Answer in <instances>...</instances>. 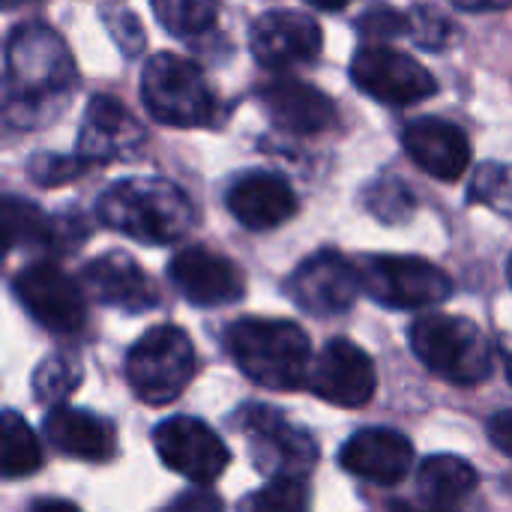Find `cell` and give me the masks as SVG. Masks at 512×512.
I'll use <instances>...</instances> for the list:
<instances>
[{
  "instance_id": "6da1fadb",
  "label": "cell",
  "mask_w": 512,
  "mask_h": 512,
  "mask_svg": "<svg viewBox=\"0 0 512 512\" xmlns=\"http://www.w3.org/2000/svg\"><path fill=\"white\" fill-rule=\"evenodd\" d=\"M75 84V63L48 24L30 21L6 42V114L18 126L51 123Z\"/></svg>"
},
{
  "instance_id": "7a4b0ae2",
  "label": "cell",
  "mask_w": 512,
  "mask_h": 512,
  "mask_svg": "<svg viewBox=\"0 0 512 512\" xmlns=\"http://www.w3.org/2000/svg\"><path fill=\"white\" fill-rule=\"evenodd\" d=\"M96 213L111 231L147 246H168L192 228L186 192L165 177H126L111 183L102 192Z\"/></svg>"
},
{
  "instance_id": "3957f363",
  "label": "cell",
  "mask_w": 512,
  "mask_h": 512,
  "mask_svg": "<svg viewBox=\"0 0 512 512\" xmlns=\"http://www.w3.org/2000/svg\"><path fill=\"white\" fill-rule=\"evenodd\" d=\"M228 351L249 381L270 390H297L309 372V339L291 321L243 318L228 327Z\"/></svg>"
},
{
  "instance_id": "277c9868",
  "label": "cell",
  "mask_w": 512,
  "mask_h": 512,
  "mask_svg": "<svg viewBox=\"0 0 512 512\" xmlns=\"http://www.w3.org/2000/svg\"><path fill=\"white\" fill-rule=\"evenodd\" d=\"M411 348L417 360L438 378L474 387L492 375V348L486 333L459 315L429 312L411 324Z\"/></svg>"
},
{
  "instance_id": "5b68a950",
  "label": "cell",
  "mask_w": 512,
  "mask_h": 512,
  "mask_svg": "<svg viewBox=\"0 0 512 512\" xmlns=\"http://www.w3.org/2000/svg\"><path fill=\"white\" fill-rule=\"evenodd\" d=\"M141 99L153 120L165 126H204L216 111L204 72L180 54H153L141 72Z\"/></svg>"
},
{
  "instance_id": "8992f818",
  "label": "cell",
  "mask_w": 512,
  "mask_h": 512,
  "mask_svg": "<svg viewBox=\"0 0 512 512\" xmlns=\"http://www.w3.org/2000/svg\"><path fill=\"white\" fill-rule=\"evenodd\" d=\"M195 375V348L180 327L147 330L126 354V381L132 393L159 408L171 405Z\"/></svg>"
},
{
  "instance_id": "52a82bcc",
  "label": "cell",
  "mask_w": 512,
  "mask_h": 512,
  "mask_svg": "<svg viewBox=\"0 0 512 512\" xmlns=\"http://www.w3.org/2000/svg\"><path fill=\"white\" fill-rule=\"evenodd\" d=\"M354 267L360 291L387 309H432L453 297V279L417 255H363Z\"/></svg>"
},
{
  "instance_id": "ba28073f",
  "label": "cell",
  "mask_w": 512,
  "mask_h": 512,
  "mask_svg": "<svg viewBox=\"0 0 512 512\" xmlns=\"http://www.w3.org/2000/svg\"><path fill=\"white\" fill-rule=\"evenodd\" d=\"M12 291L27 315L51 333L72 336L87 321L81 288L51 261L21 267L12 279Z\"/></svg>"
},
{
  "instance_id": "9c48e42d",
  "label": "cell",
  "mask_w": 512,
  "mask_h": 512,
  "mask_svg": "<svg viewBox=\"0 0 512 512\" xmlns=\"http://www.w3.org/2000/svg\"><path fill=\"white\" fill-rule=\"evenodd\" d=\"M351 81L384 105H414L438 90V81L420 60L390 45H363L351 60Z\"/></svg>"
},
{
  "instance_id": "30bf717a",
  "label": "cell",
  "mask_w": 512,
  "mask_h": 512,
  "mask_svg": "<svg viewBox=\"0 0 512 512\" xmlns=\"http://www.w3.org/2000/svg\"><path fill=\"white\" fill-rule=\"evenodd\" d=\"M153 447L159 459L192 483H213L225 474L231 453L225 441L195 417H168L153 432Z\"/></svg>"
},
{
  "instance_id": "8fae6325",
  "label": "cell",
  "mask_w": 512,
  "mask_h": 512,
  "mask_svg": "<svg viewBox=\"0 0 512 512\" xmlns=\"http://www.w3.org/2000/svg\"><path fill=\"white\" fill-rule=\"evenodd\" d=\"M252 453H255V465L261 471L270 474V480L276 477H306V471L315 465L318 447L315 441L297 429L291 420H285L279 411H270L264 405H249L240 417Z\"/></svg>"
},
{
  "instance_id": "7c38bea8",
  "label": "cell",
  "mask_w": 512,
  "mask_h": 512,
  "mask_svg": "<svg viewBox=\"0 0 512 512\" xmlns=\"http://www.w3.org/2000/svg\"><path fill=\"white\" fill-rule=\"evenodd\" d=\"M285 291L297 309L327 318V315L348 312L354 306L360 294V276H357V267L345 255L333 249H321L309 255L288 276Z\"/></svg>"
},
{
  "instance_id": "4fadbf2b",
  "label": "cell",
  "mask_w": 512,
  "mask_h": 512,
  "mask_svg": "<svg viewBox=\"0 0 512 512\" xmlns=\"http://www.w3.org/2000/svg\"><path fill=\"white\" fill-rule=\"evenodd\" d=\"M321 24L300 9H270L249 30L252 54L267 69H285L315 60L321 51Z\"/></svg>"
},
{
  "instance_id": "5bb4252c",
  "label": "cell",
  "mask_w": 512,
  "mask_h": 512,
  "mask_svg": "<svg viewBox=\"0 0 512 512\" xmlns=\"http://www.w3.org/2000/svg\"><path fill=\"white\" fill-rule=\"evenodd\" d=\"M309 381L315 396L339 408H363L378 387L369 354L348 339H333L324 345Z\"/></svg>"
},
{
  "instance_id": "9a60e30c",
  "label": "cell",
  "mask_w": 512,
  "mask_h": 512,
  "mask_svg": "<svg viewBox=\"0 0 512 512\" xmlns=\"http://www.w3.org/2000/svg\"><path fill=\"white\" fill-rule=\"evenodd\" d=\"M171 282L195 306H228L243 297L240 270L219 252L189 246L171 258Z\"/></svg>"
},
{
  "instance_id": "2e32d148",
  "label": "cell",
  "mask_w": 512,
  "mask_h": 512,
  "mask_svg": "<svg viewBox=\"0 0 512 512\" xmlns=\"http://www.w3.org/2000/svg\"><path fill=\"white\" fill-rule=\"evenodd\" d=\"M339 462L348 474L378 483V486H393L399 483L414 462V447L411 441L396 432V429H360L351 435L339 453Z\"/></svg>"
},
{
  "instance_id": "e0dca14e",
  "label": "cell",
  "mask_w": 512,
  "mask_h": 512,
  "mask_svg": "<svg viewBox=\"0 0 512 512\" xmlns=\"http://www.w3.org/2000/svg\"><path fill=\"white\" fill-rule=\"evenodd\" d=\"M141 141L144 129L123 102H117L108 93H99L87 102L78 135V156L84 162H108L129 156Z\"/></svg>"
},
{
  "instance_id": "ac0fdd59",
  "label": "cell",
  "mask_w": 512,
  "mask_h": 512,
  "mask_svg": "<svg viewBox=\"0 0 512 512\" xmlns=\"http://www.w3.org/2000/svg\"><path fill=\"white\" fill-rule=\"evenodd\" d=\"M408 156L438 180H459L471 165V141L468 135L438 117H420L402 132Z\"/></svg>"
},
{
  "instance_id": "d6986e66",
  "label": "cell",
  "mask_w": 512,
  "mask_h": 512,
  "mask_svg": "<svg viewBox=\"0 0 512 512\" xmlns=\"http://www.w3.org/2000/svg\"><path fill=\"white\" fill-rule=\"evenodd\" d=\"M84 285L105 306L123 312H147L159 303L156 285L126 252H105L84 267Z\"/></svg>"
},
{
  "instance_id": "ffe728a7",
  "label": "cell",
  "mask_w": 512,
  "mask_h": 512,
  "mask_svg": "<svg viewBox=\"0 0 512 512\" xmlns=\"http://www.w3.org/2000/svg\"><path fill=\"white\" fill-rule=\"evenodd\" d=\"M228 210L249 231H270L297 213V195L285 177L270 171H252L231 186Z\"/></svg>"
},
{
  "instance_id": "44dd1931",
  "label": "cell",
  "mask_w": 512,
  "mask_h": 512,
  "mask_svg": "<svg viewBox=\"0 0 512 512\" xmlns=\"http://www.w3.org/2000/svg\"><path fill=\"white\" fill-rule=\"evenodd\" d=\"M261 105L270 120L291 135H318L333 126L336 105L327 93L303 81H273L261 90Z\"/></svg>"
},
{
  "instance_id": "7402d4cb",
  "label": "cell",
  "mask_w": 512,
  "mask_h": 512,
  "mask_svg": "<svg viewBox=\"0 0 512 512\" xmlns=\"http://www.w3.org/2000/svg\"><path fill=\"white\" fill-rule=\"evenodd\" d=\"M42 432L54 450L87 462H105L117 450L114 426L99 414L81 408H66V405L51 408L42 417Z\"/></svg>"
},
{
  "instance_id": "603a6c76",
  "label": "cell",
  "mask_w": 512,
  "mask_h": 512,
  "mask_svg": "<svg viewBox=\"0 0 512 512\" xmlns=\"http://www.w3.org/2000/svg\"><path fill=\"white\" fill-rule=\"evenodd\" d=\"M3 222H6V246L15 249L21 243L48 246V249H69L78 246L87 234L78 216H45L36 204L21 201L15 195L3 198Z\"/></svg>"
},
{
  "instance_id": "cb8c5ba5",
  "label": "cell",
  "mask_w": 512,
  "mask_h": 512,
  "mask_svg": "<svg viewBox=\"0 0 512 512\" xmlns=\"http://www.w3.org/2000/svg\"><path fill=\"white\" fill-rule=\"evenodd\" d=\"M477 483H480V474L474 471V465L450 453L429 456L420 465V477H417L420 498L435 512L456 510L477 489Z\"/></svg>"
},
{
  "instance_id": "d4e9b609",
  "label": "cell",
  "mask_w": 512,
  "mask_h": 512,
  "mask_svg": "<svg viewBox=\"0 0 512 512\" xmlns=\"http://www.w3.org/2000/svg\"><path fill=\"white\" fill-rule=\"evenodd\" d=\"M0 432H3V477L15 480V477H27L33 471H39L42 447H39L36 435L30 432L27 420L9 408V411H3Z\"/></svg>"
},
{
  "instance_id": "484cf974",
  "label": "cell",
  "mask_w": 512,
  "mask_h": 512,
  "mask_svg": "<svg viewBox=\"0 0 512 512\" xmlns=\"http://www.w3.org/2000/svg\"><path fill=\"white\" fill-rule=\"evenodd\" d=\"M81 378L84 369L72 354H48L33 372V396L48 408H60V402L78 390Z\"/></svg>"
},
{
  "instance_id": "4316f807",
  "label": "cell",
  "mask_w": 512,
  "mask_h": 512,
  "mask_svg": "<svg viewBox=\"0 0 512 512\" xmlns=\"http://www.w3.org/2000/svg\"><path fill=\"white\" fill-rule=\"evenodd\" d=\"M153 15L159 18V24L168 33L195 36L216 21L219 6L207 3V0H159V3H153Z\"/></svg>"
},
{
  "instance_id": "83f0119b",
  "label": "cell",
  "mask_w": 512,
  "mask_h": 512,
  "mask_svg": "<svg viewBox=\"0 0 512 512\" xmlns=\"http://www.w3.org/2000/svg\"><path fill=\"white\" fill-rule=\"evenodd\" d=\"M366 207L387 225H396L414 213V192L399 177H381L366 189Z\"/></svg>"
},
{
  "instance_id": "f1b7e54d",
  "label": "cell",
  "mask_w": 512,
  "mask_h": 512,
  "mask_svg": "<svg viewBox=\"0 0 512 512\" xmlns=\"http://www.w3.org/2000/svg\"><path fill=\"white\" fill-rule=\"evenodd\" d=\"M246 512H309V489L300 477H276L246 501Z\"/></svg>"
},
{
  "instance_id": "f546056e",
  "label": "cell",
  "mask_w": 512,
  "mask_h": 512,
  "mask_svg": "<svg viewBox=\"0 0 512 512\" xmlns=\"http://www.w3.org/2000/svg\"><path fill=\"white\" fill-rule=\"evenodd\" d=\"M471 198L512 219V165H501V162L480 165L474 174Z\"/></svg>"
},
{
  "instance_id": "4dcf8cb0",
  "label": "cell",
  "mask_w": 512,
  "mask_h": 512,
  "mask_svg": "<svg viewBox=\"0 0 512 512\" xmlns=\"http://www.w3.org/2000/svg\"><path fill=\"white\" fill-rule=\"evenodd\" d=\"M357 27L363 36L375 39L372 45H384V39H396V36L411 33V15L396 12L390 6H372L360 15Z\"/></svg>"
},
{
  "instance_id": "1f68e13d",
  "label": "cell",
  "mask_w": 512,
  "mask_h": 512,
  "mask_svg": "<svg viewBox=\"0 0 512 512\" xmlns=\"http://www.w3.org/2000/svg\"><path fill=\"white\" fill-rule=\"evenodd\" d=\"M411 36L426 51H441L453 39V24L432 6H417L411 12Z\"/></svg>"
},
{
  "instance_id": "d6a6232c",
  "label": "cell",
  "mask_w": 512,
  "mask_h": 512,
  "mask_svg": "<svg viewBox=\"0 0 512 512\" xmlns=\"http://www.w3.org/2000/svg\"><path fill=\"white\" fill-rule=\"evenodd\" d=\"M99 15H102L108 33L114 36V42H117L129 57H135V54L144 48V30H141L138 18H135L129 9H123V6H102Z\"/></svg>"
},
{
  "instance_id": "836d02e7",
  "label": "cell",
  "mask_w": 512,
  "mask_h": 512,
  "mask_svg": "<svg viewBox=\"0 0 512 512\" xmlns=\"http://www.w3.org/2000/svg\"><path fill=\"white\" fill-rule=\"evenodd\" d=\"M87 168V162L81 156H54V153H42L30 162V177L39 186H60L69 183L72 177H78Z\"/></svg>"
},
{
  "instance_id": "e575fe53",
  "label": "cell",
  "mask_w": 512,
  "mask_h": 512,
  "mask_svg": "<svg viewBox=\"0 0 512 512\" xmlns=\"http://www.w3.org/2000/svg\"><path fill=\"white\" fill-rule=\"evenodd\" d=\"M162 512H225L222 501L210 492H183Z\"/></svg>"
},
{
  "instance_id": "d590c367",
  "label": "cell",
  "mask_w": 512,
  "mask_h": 512,
  "mask_svg": "<svg viewBox=\"0 0 512 512\" xmlns=\"http://www.w3.org/2000/svg\"><path fill=\"white\" fill-rule=\"evenodd\" d=\"M489 438L498 450H504L507 456H512V411H501L492 417L489 423Z\"/></svg>"
},
{
  "instance_id": "8d00e7d4",
  "label": "cell",
  "mask_w": 512,
  "mask_h": 512,
  "mask_svg": "<svg viewBox=\"0 0 512 512\" xmlns=\"http://www.w3.org/2000/svg\"><path fill=\"white\" fill-rule=\"evenodd\" d=\"M30 512H81V510H78L75 504H69V501H36Z\"/></svg>"
},
{
  "instance_id": "74e56055",
  "label": "cell",
  "mask_w": 512,
  "mask_h": 512,
  "mask_svg": "<svg viewBox=\"0 0 512 512\" xmlns=\"http://www.w3.org/2000/svg\"><path fill=\"white\" fill-rule=\"evenodd\" d=\"M393 512H435V510H429V507H414V504H393Z\"/></svg>"
},
{
  "instance_id": "f35d334b",
  "label": "cell",
  "mask_w": 512,
  "mask_h": 512,
  "mask_svg": "<svg viewBox=\"0 0 512 512\" xmlns=\"http://www.w3.org/2000/svg\"><path fill=\"white\" fill-rule=\"evenodd\" d=\"M507 279H510V285H512V258H510V264H507Z\"/></svg>"
}]
</instances>
